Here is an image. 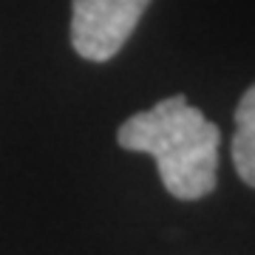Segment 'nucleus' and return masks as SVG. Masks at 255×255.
I'll return each mask as SVG.
<instances>
[{"label":"nucleus","mask_w":255,"mask_h":255,"mask_svg":"<svg viewBox=\"0 0 255 255\" xmlns=\"http://www.w3.org/2000/svg\"><path fill=\"white\" fill-rule=\"evenodd\" d=\"M125 150L156 159L164 190L182 201H196L213 193L219 167V125H213L182 94L139 111L117 130Z\"/></svg>","instance_id":"obj_1"},{"label":"nucleus","mask_w":255,"mask_h":255,"mask_svg":"<svg viewBox=\"0 0 255 255\" xmlns=\"http://www.w3.org/2000/svg\"><path fill=\"white\" fill-rule=\"evenodd\" d=\"M233 164H236L241 182L255 187V85L247 88L236 108Z\"/></svg>","instance_id":"obj_3"},{"label":"nucleus","mask_w":255,"mask_h":255,"mask_svg":"<svg viewBox=\"0 0 255 255\" xmlns=\"http://www.w3.org/2000/svg\"><path fill=\"white\" fill-rule=\"evenodd\" d=\"M150 0H74L71 43L91 63H105L133 34Z\"/></svg>","instance_id":"obj_2"}]
</instances>
